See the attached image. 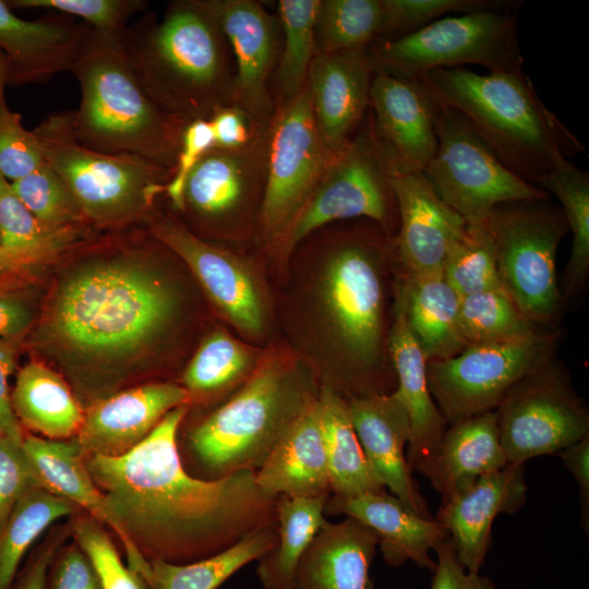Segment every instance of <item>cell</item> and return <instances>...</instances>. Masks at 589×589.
I'll list each match as a JSON object with an SVG mask.
<instances>
[{"label": "cell", "mask_w": 589, "mask_h": 589, "mask_svg": "<svg viewBox=\"0 0 589 589\" xmlns=\"http://www.w3.org/2000/svg\"><path fill=\"white\" fill-rule=\"evenodd\" d=\"M187 412L188 405L169 411L123 455H85L108 527L121 540L128 566L143 579L152 560L191 563L276 526L278 497L260 489L255 471L206 480L185 470L177 435Z\"/></svg>", "instance_id": "cell-1"}, {"label": "cell", "mask_w": 589, "mask_h": 589, "mask_svg": "<svg viewBox=\"0 0 589 589\" xmlns=\"http://www.w3.org/2000/svg\"><path fill=\"white\" fill-rule=\"evenodd\" d=\"M122 43L142 88L165 115L188 123L233 104L230 46L197 0L169 2L161 19L143 13Z\"/></svg>", "instance_id": "cell-2"}, {"label": "cell", "mask_w": 589, "mask_h": 589, "mask_svg": "<svg viewBox=\"0 0 589 589\" xmlns=\"http://www.w3.org/2000/svg\"><path fill=\"white\" fill-rule=\"evenodd\" d=\"M412 81L433 104L458 111L495 157L531 184L539 187L558 159L586 153L524 71L437 69Z\"/></svg>", "instance_id": "cell-3"}, {"label": "cell", "mask_w": 589, "mask_h": 589, "mask_svg": "<svg viewBox=\"0 0 589 589\" xmlns=\"http://www.w3.org/2000/svg\"><path fill=\"white\" fill-rule=\"evenodd\" d=\"M122 34L89 26L71 68L81 91L79 109L70 111L72 132L92 149L141 156L172 171L187 123L165 115L148 98Z\"/></svg>", "instance_id": "cell-4"}, {"label": "cell", "mask_w": 589, "mask_h": 589, "mask_svg": "<svg viewBox=\"0 0 589 589\" xmlns=\"http://www.w3.org/2000/svg\"><path fill=\"white\" fill-rule=\"evenodd\" d=\"M70 277L50 311V330L68 348L96 358L135 350L170 318L175 298L134 262L106 261Z\"/></svg>", "instance_id": "cell-5"}, {"label": "cell", "mask_w": 589, "mask_h": 589, "mask_svg": "<svg viewBox=\"0 0 589 589\" xmlns=\"http://www.w3.org/2000/svg\"><path fill=\"white\" fill-rule=\"evenodd\" d=\"M311 392L280 362L267 359L189 435V449L207 480L256 471Z\"/></svg>", "instance_id": "cell-6"}, {"label": "cell", "mask_w": 589, "mask_h": 589, "mask_svg": "<svg viewBox=\"0 0 589 589\" xmlns=\"http://www.w3.org/2000/svg\"><path fill=\"white\" fill-rule=\"evenodd\" d=\"M46 163L60 176L86 221L119 226L144 216L171 176L146 158L108 154L80 143L70 111L48 116L34 130Z\"/></svg>", "instance_id": "cell-7"}, {"label": "cell", "mask_w": 589, "mask_h": 589, "mask_svg": "<svg viewBox=\"0 0 589 589\" xmlns=\"http://www.w3.org/2000/svg\"><path fill=\"white\" fill-rule=\"evenodd\" d=\"M517 9L482 10L438 19L368 51L375 72L405 80L437 69L477 64L488 72H521Z\"/></svg>", "instance_id": "cell-8"}, {"label": "cell", "mask_w": 589, "mask_h": 589, "mask_svg": "<svg viewBox=\"0 0 589 589\" xmlns=\"http://www.w3.org/2000/svg\"><path fill=\"white\" fill-rule=\"evenodd\" d=\"M396 169L395 159L378 136L369 108L353 136L334 154L278 248L289 252L318 228L337 220L363 217L383 229L398 223L392 188Z\"/></svg>", "instance_id": "cell-9"}, {"label": "cell", "mask_w": 589, "mask_h": 589, "mask_svg": "<svg viewBox=\"0 0 589 589\" xmlns=\"http://www.w3.org/2000/svg\"><path fill=\"white\" fill-rule=\"evenodd\" d=\"M494 245L502 289L536 325L556 314L561 296L556 252L569 231L560 208L550 201L497 205L485 220Z\"/></svg>", "instance_id": "cell-10"}, {"label": "cell", "mask_w": 589, "mask_h": 589, "mask_svg": "<svg viewBox=\"0 0 589 589\" xmlns=\"http://www.w3.org/2000/svg\"><path fill=\"white\" fill-rule=\"evenodd\" d=\"M436 152L422 173L436 195L468 225H482L500 204L550 201L509 171L455 109L434 104Z\"/></svg>", "instance_id": "cell-11"}, {"label": "cell", "mask_w": 589, "mask_h": 589, "mask_svg": "<svg viewBox=\"0 0 589 589\" xmlns=\"http://www.w3.org/2000/svg\"><path fill=\"white\" fill-rule=\"evenodd\" d=\"M556 336L469 344L458 354L428 361L430 393L447 425L494 411L522 378L550 361Z\"/></svg>", "instance_id": "cell-12"}, {"label": "cell", "mask_w": 589, "mask_h": 589, "mask_svg": "<svg viewBox=\"0 0 589 589\" xmlns=\"http://www.w3.org/2000/svg\"><path fill=\"white\" fill-rule=\"evenodd\" d=\"M334 154L317 131L306 87L277 105L267 127V155L259 227L280 243L318 184Z\"/></svg>", "instance_id": "cell-13"}, {"label": "cell", "mask_w": 589, "mask_h": 589, "mask_svg": "<svg viewBox=\"0 0 589 589\" xmlns=\"http://www.w3.org/2000/svg\"><path fill=\"white\" fill-rule=\"evenodd\" d=\"M508 464L557 454L589 435V413L550 361L518 382L494 410Z\"/></svg>", "instance_id": "cell-14"}, {"label": "cell", "mask_w": 589, "mask_h": 589, "mask_svg": "<svg viewBox=\"0 0 589 589\" xmlns=\"http://www.w3.org/2000/svg\"><path fill=\"white\" fill-rule=\"evenodd\" d=\"M369 248L353 240L336 250L323 280V297L349 360L368 370L377 360L383 288Z\"/></svg>", "instance_id": "cell-15"}, {"label": "cell", "mask_w": 589, "mask_h": 589, "mask_svg": "<svg viewBox=\"0 0 589 589\" xmlns=\"http://www.w3.org/2000/svg\"><path fill=\"white\" fill-rule=\"evenodd\" d=\"M214 17L230 46L236 79L233 104L268 124L275 101L271 80L281 46L278 16L253 0H197Z\"/></svg>", "instance_id": "cell-16"}, {"label": "cell", "mask_w": 589, "mask_h": 589, "mask_svg": "<svg viewBox=\"0 0 589 589\" xmlns=\"http://www.w3.org/2000/svg\"><path fill=\"white\" fill-rule=\"evenodd\" d=\"M392 188L398 214L395 248L407 275L442 274L468 224L436 195L422 171L396 169Z\"/></svg>", "instance_id": "cell-17"}, {"label": "cell", "mask_w": 589, "mask_h": 589, "mask_svg": "<svg viewBox=\"0 0 589 589\" xmlns=\"http://www.w3.org/2000/svg\"><path fill=\"white\" fill-rule=\"evenodd\" d=\"M267 127L244 147L207 152L188 178L182 212L206 225H219L237 218L252 202L261 205Z\"/></svg>", "instance_id": "cell-18"}, {"label": "cell", "mask_w": 589, "mask_h": 589, "mask_svg": "<svg viewBox=\"0 0 589 589\" xmlns=\"http://www.w3.org/2000/svg\"><path fill=\"white\" fill-rule=\"evenodd\" d=\"M526 496L525 464H507L441 503L434 519L447 531L468 572L480 573L484 565L495 518L518 512Z\"/></svg>", "instance_id": "cell-19"}, {"label": "cell", "mask_w": 589, "mask_h": 589, "mask_svg": "<svg viewBox=\"0 0 589 589\" xmlns=\"http://www.w3.org/2000/svg\"><path fill=\"white\" fill-rule=\"evenodd\" d=\"M151 231L190 267L211 300L236 327L248 334L262 330L261 296L240 260L207 243L172 218L154 220Z\"/></svg>", "instance_id": "cell-20"}, {"label": "cell", "mask_w": 589, "mask_h": 589, "mask_svg": "<svg viewBox=\"0 0 589 589\" xmlns=\"http://www.w3.org/2000/svg\"><path fill=\"white\" fill-rule=\"evenodd\" d=\"M374 68L366 50L316 53L305 87L317 131L332 154L353 136L370 108Z\"/></svg>", "instance_id": "cell-21"}, {"label": "cell", "mask_w": 589, "mask_h": 589, "mask_svg": "<svg viewBox=\"0 0 589 589\" xmlns=\"http://www.w3.org/2000/svg\"><path fill=\"white\" fill-rule=\"evenodd\" d=\"M192 401L175 383H153L96 400L84 412L76 441L85 455L120 456L141 443L172 409Z\"/></svg>", "instance_id": "cell-22"}, {"label": "cell", "mask_w": 589, "mask_h": 589, "mask_svg": "<svg viewBox=\"0 0 589 589\" xmlns=\"http://www.w3.org/2000/svg\"><path fill=\"white\" fill-rule=\"evenodd\" d=\"M348 406L357 436L376 481L412 512L434 518L407 462L410 420L394 390L351 398Z\"/></svg>", "instance_id": "cell-23"}, {"label": "cell", "mask_w": 589, "mask_h": 589, "mask_svg": "<svg viewBox=\"0 0 589 589\" xmlns=\"http://www.w3.org/2000/svg\"><path fill=\"white\" fill-rule=\"evenodd\" d=\"M88 29L59 13L24 20L0 0V50L8 60L9 84L39 83L71 71Z\"/></svg>", "instance_id": "cell-24"}, {"label": "cell", "mask_w": 589, "mask_h": 589, "mask_svg": "<svg viewBox=\"0 0 589 589\" xmlns=\"http://www.w3.org/2000/svg\"><path fill=\"white\" fill-rule=\"evenodd\" d=\"M370 110L397 170L423 171L437 148L434 104L412 80L375 72Z\"/></svg>", "instance_id": "cell-25"}, {"label": "cell", "mask_w": 589, "mask_h": 589, "mask_svg": "<svg viewBox=\"0 0 589 589\" xmlns=\"http://www.w3.org/2000/svg\"><path fill=\"white\" fill-rule=\"evenodd\" d=\"M260 489L271 496H330L327 456L317 394L308 398L255 471Z\"/></svg>", "instance_id": "cell-26"}, {"label": "cell", "mask_w": 589, "mask_h": 589, "mask_svg": "<svg viewBox=\"0 0 589 589\" xmlns=\"http://www.w3.org/2000/svg\"><path fill=\"white\" fill-rule=\"evenodd\" d=\"M325 513L346 515L372 529L385 562L393 567L411 560L433 572L430 551L448 537L434 518L418 515L385 489L349 497L330 495Z\"/></svg>", "instance_id": "cell-27"}, {"label": "cell", "mask_w": 589, "mask_h": 589, "mask_svg": "<svg viewBox=\"0 0 589 589\" xmlns=\"http://www.w3.org/2000/svg\"><path fill=\"white\" fill-rule=\"evenodd\" d=\"M388 346L397 380L394 393L410 420L407 462L411 471L419 472L437 453L447 423L429 389L428 360L410 332L397 300Z\"/></svg>", "instance_id": "cell-28"}, {"label": "cell", "mask_w": 589, "mask_h": 589, "mask_svg": "<svg viewBox=\"0 0 589 589\" xmlns=\"http://www.w3.org/2000/svg\"><path fill=\"white\" fill-rule=\"evenodd\" d=\"M377 546V534L358 520H326L302 554L291 589H366Z\"/></svg>", "instance_id": "cell-29"}, {"label": "cell", "mask_w": 589, "mask_h": 589, "mask_svg": "<svg viewBox=\"0 0 589 589\" xmlns=\"http://www.w3.org/2000/svg\"><path fill=\"white\" fill-rule=\"evenodd\" d=\"M507 464L495 411H489L449 424L437 453L419 472L444 502L479 477Z\"/></svg>", "instance_id": "cell-30"}, {"label": "cell", "mask_w": 589, "mask_h": 589, "mask_svg": "<svg viewBox=\"0 0 589 589\" xmlns=\"http://www.w3.org/2000/svg\"><path fill=\"white\" fill-rule=\"evenodd\" d=\"M397 301L428 361L452 358L468 346L459 324L460 297L442 274L406 275Z\"/></svg>", "instance_id": "cell-31"}, {"label": "cell", "mask_w": 589, "mask_h": 589, "mask_svg": "<svg viewBox=\"0 0 589 589\" xmlns=\"http://www.w3.org/2000/svg\"><path fill=\"white\" fill-rule=\"evenodd\" d=\"M11 402L20 424L46 438L76 435L84 419V411L67 383L38 362H29L20 370Z\"/></svg>", "instance_id": "cell-32"}, {"label": "cell", "mask_w": 589, "mask_h": 589, "mask_svg": "<svg viewBox=\"0 0 589 589\" xmlns=\"http://www.w3.org/2000/svg\"><path fill=\"white\" fill-rule=\"evenodd\" d=\"M23 453L41 488L85 509L99 524L109 518L103 494L85 465V453L76 438L51 440L26 436Z\"/></svg>", "instance_id": "cell-33"}, {"label": "cell", "mask_w": 589, "mask_h": 589, "mask_svg": "<svg viewBox=\"0 0 589 589\" xmlns=\"http://www.w3.org/2000/svg\"><path fill=\"white\" fill-rule=\"evenodd\" d=\"M330 495L349 497L384 488L374 478L353 428L348 400L322 385L317 393ZM386 490V489H385Z\"/></svg>", "instance_id": "cell-34"}, {"label": "cell", "mask_w": 589, "mask_h": 589, "mask_svg": "<svg viewBox=\"0 0 589 589\" xmlns=\"http://www.w3.org/2000/svg\"><path fill=\"white\" fill-rule=\"evenodd\" d=\"M329 496H278L276 505L277 542L259 560L257 577L264 589H291L296 567L326 521Z\"/></svg>", "instance_id": "cell-35"}, {"label": "cell", "mask_w": 589, "mask_h": 589, "mask_svg": "<svg viewBox=\"0 0 589 589\" xmlns=\"http://www.w3.org/2000/svg\"><path fill=\"white\" fill-rule=\"evenodd\" d=\"M276 542L275 526L252 532L230 548L191 563L152 560L145 582L148 589H217L247 564L259 561Z\"/></svg>", "instance_id": "cell-36"}, {"label": "cell", "mask_w": 589, "mask_h": 589, "mask_svg": "<svg viewBox=\"0 0 589 589\" xmlns=\"http://www.w3.org/2000/svg\"><path fill=\"white\" fill-rule=\"evenodd\" d=\"M321 0H279L281 46L272 91L275 107L298 95L305 86L316 56L315 21Z\"/></svg>", "instance_id": "cell-37"}, {"label": "cell", "mask_w": 589, "mask_h": 589, "mask_svg": "<svg viewBox=\"0 0 589 589\" xmlns=\"http://www.w3.org/2000/svg\"><path fill=\"white\" fill-rule=\"evenodd\" d=\"M74 507L67 498L40 486L21 497L0 531V589L12 588L29 546L51 524L72 514Z\"/></svg>", "instance_id": "cell-38"}, {"label": "cell", "mask_w": 589, "mask_h": 589, "mask_svg": "<svg viewBox=\"0 0 589 589\" xmlns=\"http://www.w3.org/2000/svg\"><path fill=\"white\" fill-rule=\"evenodd\" d=\"M383 23V0H321L316 53L366 50L380 40Z\"/></svg>", "instance_id": "cell-39"}, {"label": "cell", "mask_w": 589, "mask_h": 589, "mask_svg": "<svg viewBox=\"0 0 589 589\" xmlns=\"http://www.w3.org/2000/svg\"><path fill=\"white\" fill-rule=\"evenodd\" d=\"M539 187L555 195L562 204L561 211L573 235L566 277L568 286L576 288L589 269V173L568 158H561Z\"/></svg>", "instance_id": "cell-40"}, {"label": "cell", "mask_w": 589, "mask_h": 589, "mask_svg": "<svg viewBox=\"0 0 589 589\" xmlns=\"http://www.w3.org/2000/svg\"><path fill=\"white\" fill-rule=\"evenodd\" d=\"M459 324L468 345L521 340L540 334L502 288L460 298Z\"/></svg>", "instance_id": "cell-41"}, {"label": "cell", "mask_w": 589, "mask_h": 589, "mask_svg": "<svg viewBox=\"0 0 589 589\" xmlns=\"http://www.w3.org/2000/svg\"><path fill=\"white\" fill-rule=\"evenodd\" d=\"M249 349L226 333L207 337L187 366L182 383L192 400L220 393L244 376L251 365Z\"/></svg>", "instance_id": "cell-42"}, {"label": "cell", "mask_w": 589, "mask_h": 589, "mask_svg": "<svg viewBox=\"0 0 589 589\" xmlns=\"http://www.w3.org/2000/svg\"><path fill=\"white\" fill-rule=\"evenodd\" d=\"M442 276L460 298L502 288L492 237L485 224L468 225L450 250Z\"/></svg>", "instance_id": "cell-43"}, {"label": "cell", "mask_w": 589, "mask_h": 589, "mask_svg": "<svg viewBox=\"0 0 589 589\" xmlns=\"http://www.w3.org/2000/svg\"><path fill=\"white\" fill-rule=\"evenodd\" d=\"M520 3L516 0H383L384 23L377 43L401 38L447 14L517 9Z\"/></svg>", "instance_id": "cell-44"}, {"label": "cell", "mask_w": 589, "mask_h": 589, "mask_svg": "<svg viewBox=\"0 0 589 589\" xmlns=\"http://www.w3.org/2000/svg\"><path fill=\"white\" fill-rule=\"evenodd\" d=\"M11 183L25 206L49 228L81 227L86 221L70 190L47 163Z\"/></svg>", "instance_id": "cell-45"}, {"label": "cell", "mask_w": 589, "mask_h": 589, "mask_svg": "<svg viewBox=\"0 0 589 589\" xmlns=\"http://www.w3.org/2000/svg\"><path fill=\"white\" fill-rule=\"evenodd\" d=\"M73 531L75 543L88 557L101 589H148L142 576L123 564L113 542L97 520L91 516L80 517Z\"/></svg>", "instance_id": "cell-46"}, {"label": "cell", "mask_w": 589, "mask_h": 589, "mask_svg": "<svg viewBox=\"0 0 589 589\" xmlns=\"http://www.w3.org/2000/svg\"><path fill=\"white\" fill-rule=\"evenodd\" d=\"M10 8L45 9L73 15L97 32L121 34L148 5L144 0H9Z\"/></svg>", "instance_id": "cell-47"}, {"label": "cell", "mask_w": 589, "mask_h": 589, "mask_svg": "<svg viewBox=\"0 0 589 589\" xmlns=\"http://www.w3.org/2000/svg\"><path fill=\"white\" fill-rule=\"evenodd\" d=\"M46 164L34 131L22 123L20 113L5 99L0 103V173L10 182L26 177Z\"/></svg>", "instance_id": "cell-48"}, {"label": "cell", "mask_w": 589, "mask_h": 589, "mask_svg": "<svg viewBox=\"0 0 589 589\" xmlns=\"http://www.w3.org/2000/svg\"><path fill=\"white\" fill-rule=\"evenodd\" d=\"M72 228L52 229L40 223L20 200L12 183L0 173V245L28 250L43 245Z\"/></svg>", "instance_id": "cell-49"}, {"label": "cell", "mask_w": 589, "mask_h": 589, "mask_svg": "<svg viewBox=\"0 0 589 589\" xmlns=\"http://www.w3.org/2000/svg\"><path fill=\"white\" fill-rule=\"evenodd\" d=\"M213 148L215 142L208 118H197L184 125L176 165L164 189V194L176 209L183 211V192L188 178Z\"/></svg>", "instance_id": "cell-50"}, {"label": "cell", "mask_w": 589, "mask_h": 589, "mask_svg": "<svg viewBox=\"0 0 589 589\" xmlns=\"http://www.w3.org/2000/svg\"><path fill=\"white\" fill-rule=\"evenodd\" d=\"M35 486L40 484L23 453L22 443L0 435V531L16 503Z\"/></svg>", "instance_id": "cell-51"}, {"label": "cell", "mask_w": 589, "mask_h": 589, "mask_svg": "<svg viewBox=\"0 0 589 589\" xmlns=\"http://www.w3.org/2000/svg\"><path fill=\"white\" fill-rule=\"evenodd\" d=\"M215 148L237 149L247 146L268 125L262 124L235 104L216 108L208 118Z\"/></svg>", "instance_id": "cell-52"}, {"label": "cell", "mask_w": 589, "mask_h": 589, "mask_svg": "<svg viewBox=\"0 0 589 589\" xmlns=\"http://www.w3.org/2000/svg\"><path fill=\"white\" fill-rule=\"evenodd\" d=\"M46 589H101V586L88 557L74 543L56 553Z\"/></svg>", "instance_id": "cell-53"}, {"label": "cell", "mask_w": 589, "mask_h": 589, "mask_svg": "<svg viewBox=\"0 0 589 589\" xmlns=\"http://www.w3.org/2000/svg\"><path fill=\"white\" fill-rule=\"evenodd\" d=\"M434 551L437 561L433 570L431 589H495L490 577L482 576L480 573L466 572L449 536L443 539Z\"/></svg>", "instance_id": "cell-54"}, {"label": "cell", "mask_w": 589, "mask_h": 589, "mask_svg": "<svg viewBox=\"0 0 589 589\" xmlns=\"http://www.w3.org/2000/svg\"><path fill=\"white\" fill-rule=\"evenodd\" d=\"M81 228H72L49 242L28 250H12L0 245V279L17 271L40 265L68 249L81 235Z\"/></svg>", "instance_id": "cell-55"}, {"label": "cell", "mask_w": 589, "mask_h": 589, "mask_svg": "<svg viewBox=\"0 0 589 589\" xmlns=\"http://www.w3.org/2000/svg\"><path fill=\"white\" fill-rule=\"evenodd\" d=\"M575 478L581 505V525L589 530V435L570 444L556 454Z\"/></svg>", "instance_id": "cell-56"}, {"label": "cell", "mask_w": 589, "mask_h": 589, "mask_svg": "<svg viewBox=\"0 0 589 589\" xmlns=\"http://www.w3.org/2000/svg\"><path fill=\"white\" fill-rule=\"evenodd\" d=\"M14 365L12 344L8 339L0 337V430L4 435L22 443L24 436L12 408L8 386V378L14 371Z\"/></svg>", "instance_id": "cell-57"}, {"label": "cell", "mask_w": 589, "mask_h": 589, "mask_svg": "<svg viewBox=\"0 0 589 589\" xmlns=\"http://www.w3.org/2000/svg\"><path fill=\"white\" fill-rule=\"evenodd\" d=\"M57 552V541L47 543L28 564L16 589H46L49 566Z\"/></svg>", "instance_id": "cell-58"}, {"label": "cell", "mask_w": 589, "mask_h": 589, "mask_svg": "<svg viewBox=\"0 0 589 589\" xmlns=\"http://www.w3.org/2000/svg\"><path fill=\"white\" fill-rule=\"evenodd\" d=\"M29 322V312L21 302L0 297V337L8 339L21 334Z\"/></svg>", "instance_id": "cell-59"}, {"label": "cell", "mask_w": 589, "mask_h": 589, "mask_svg": "<svg viewBox=\"0 0 589 589\" xmlns=\"http://www.w3.org/2000/svg\"><path fill=\"white\" fill-rule=\"evenodd\" d=\"M9 84L8 60L0 50V103L4 100V88Z\"/></svg>", "instance_id": "cell-60"}, {"label": "cell", "mask_w": 589, "mask_h": 589, "mask_svg": "<svg viewBox=\"0 0 589 589\" xmlns=\"http://www.w3.org/2000/svg\"><path fill=\"white\" fill-rule=\"evenodd\" d=\"M366 589H375L374 584L372 582V580L369 581V584L366 586Z\"/></svg>", "instance_id": "cell-61"}, {"label": "cell", "mask_w": 589, "mask_h": 589, "mask_svg": "<svg viewBox=\"0 0 589 589\" xmlns=\"http://www.w3.org/2000/svg\"><path fill=\"white\" fill-rule=\"evenodd\" d=\"M2 434H3V433H2L1 430H0V435H2Z\"/></svg>", "instance_id": "cell-62"}]
</instances>
